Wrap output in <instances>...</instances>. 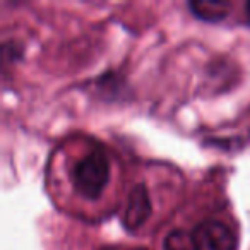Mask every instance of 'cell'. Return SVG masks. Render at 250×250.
<instances>
[{"mask_svg":"<svg viewBox=\"0 0 250 250\" xmlns=\"http://www.w3.org/2000/svg\"><path fill=\"white\" fill-rule=\"evenodd\" d=\"M110 163L104 151L94 149L87 153L72 171V182L76 190L86 199H96L108 184Z\"/></svg>","mask_w":250,"mask_h":250,"instance_id":"1","label":"cell"},{"mask_svg":"<svg viewBox=\"0 0 250 250\" xmlns=\"http://www.w3.org/2000/svg\"><path fill=\"white\" fill-rule=\"evenodd\" d=\"M194 250H235L236 240L231 228L218 219L199 223L192 231Z\"/></svg>","mask_w":250,"mask_h":250,"instance_id":"2","label":"cell"},{"mask_svg":"<svg viewBox=\"0 0 250 250\" xmlns=\"http://www.w3.org/2000/svg\"><path fill=\"white\" fill-rule=\"evenodd\" d=\"M151 214V199L147 194V188L143 184L136 185L130 190L129 202H127V209L124 214V225L127 229L134 231V229L141 228L146 223V219Z\"/></svg>","mask_w":250,"mask_h":250,"instance_id":"3","label":"cell"},{"mask_svg":"<svg viewBox=\"0 0 250 250\" xmlns=\"http://www.w3.org/2000/svg\"><path fill=\"white\" fill-rule=\"evenodd\" d=\"M192 14L195 18L202 19V21L208 22H216L221 21V19L226 18L228 14L229 4L228 2H221V0H201V2H192L188 4Z\"/></svg>","mask_w":250,"mask_h":250,"instance_id":"4","label":"cell"},{"mask_svg":"<svg viewBox=\"0 0 250 250\" xmlns=\"http://www.w3.org/2000/svg\"><path fill=\"white\" fill-rule=\"evenodd\" d=\"M165 250H194L192 236H187L184 231H171L165 240Z\"/></svg>","mask_w":250,"mask_h":250,"instance_id":"5","label":"cell"},{"mask_svg":"<svg viewBox=\"0 0 250 250\" xmlns=\"http://www.w3.org/2000/svg\"><path fill=\"white\" fill-rule=\"evenodd\" d=\"M245 11H247V21H249V24H250V2L247 4V9H245Z\"/></svg>","mask_w":250,"mask_h":250,"instance_id":"6","label":"cell"}]
</instances>
